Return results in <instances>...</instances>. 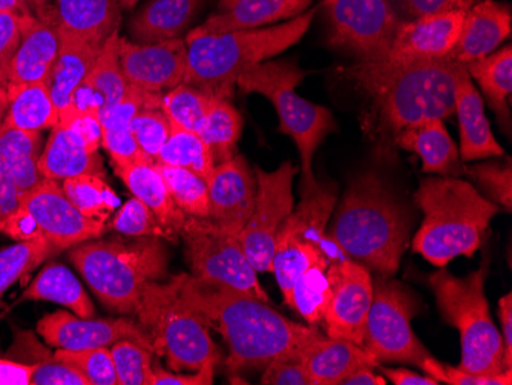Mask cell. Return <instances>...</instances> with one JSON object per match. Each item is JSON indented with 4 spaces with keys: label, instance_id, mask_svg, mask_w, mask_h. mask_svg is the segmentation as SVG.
Segmentation results:
<instances>
[{
    "label": "cell",
    "instance_id": "cell-21",
    "mask_svg": "<svg viewBox=\"0 0 512 385\" xmlns=\"http://www.w3.org/2000/svg\"><path fill=\"white\" fill-rule=\"evenodd\" d=\"M206 183L211 220L229 234L240 237L255 205V171L250 169L246 157L237 154L215 166Z\"/></svg>",
    "mask_w": 512,
    "mask_h": 385
},
{
    "label": "cell",
    "instance_id": "cell-30",
    "mask_svg": "<svg viewBox=\"0 0 512 385\" xmlns=\"http://www.w3.org/2000/svg\"><path fill=\"white\" fill-rule=\"evenodd\" d=\"M301 356L313 385H341L355 370L378 366L364 347L330 336H316L302 349Z\"/></svg>",
    "mask_w": 512,
    "mask_h": 385
},
{
    "label": "cell",
    "instance_id": "cell-51",
    "mask_svg": "<svg viewBox=\"0 0 512 385\" xmlns=\"http://www.w3.org/2000/svg\"><path fill=\"white\" fill-rule=\"evenodd\" d=\"M302 350L273 359L264 369V385H313L302 362Z\"/></svg>",
    "mask_w": 512,
    "mask_h": 385
},
{
    "label": "cell",
    "instance_id": "cell-5",
    "mask_svg": "<svg viewBox=\"0 0 512 385\" xmlns=\"http://www.w3.org/2000/svg\"><path fill=\"white\" fill-rule=\"evenodd\" d=\"M315 14L316 10L306 11L295 19L256 30L186 37L188 68L183 83L232 100L238 76L296 45L309 31Z\"/></svg>",
    "mask_w": 512,
    "mask_h": 385
},
{
    "label": "cell",
    "instance_id": "cell-50",
    "mask_svg": "<svg viewBox=\"0 0 512 385\" xmlns=\"http://www.w3.org/2000/svg\"><path fill=\"white\" fill-rule=\"evenodd\" d=\"M419 369L425 372V375L431 376L439 382H445L450 385H511L512 384V370L511 372L502 373L497 376H480L473 375V373L460 370L459 367L447 366L442 362L437 361L433 356H428L422 362Z\"/></svg>",
    "mask_w": 512,
    "mask_h": 385
},
{
    "label": "cell",
    "instance_id": "cell-26",
    "mask_svg": "<svg viewBox=\"0 0 512 385\" xmlns=\"http://www.w3.org/2000/svg\"><path fill=\"white\" fill-rule=\"evenodd\" d=\"M511 7L496 0L474 4L465 14L459 39L448 59L467 65L494 53L511 36Z\"/></svg>",
    "mask_w": 512,
    "mask_h": 385
},
{
    "label": "cell",
    "instance_id": "cell-18",
    "mask_svg": "<svg viewBox=\"0 0 512 385\" xmlns=\"http://www.w3.org/2000/svg\"><path fill=\"white\" fill-rule=\"evenodd\" d=\"M120 66L129 86L165 94L184 82L188 45L184 39L137 43L120 37Z\"/></svg>",
    "mask_w": 512,
    "mask_h": 385
},
{
    "label": "cell",
    "instance_id": "cell-33",
    "mask_svg": "<svg viewBox=\"0 0 512 385\" xmlns=\"http://www.w3.org/2000/svg\"><path fill=\"white\" fill-rule=\"evenodd\" d=\"M5 89L8 94V111L4 125L42 132L53 129L59 123V111L46 82L17 83Z\"/></svg>",
    "mask_w": 512,
    "mask_h": 385
},
{
    "label": "cell",
    "instance_id": "cell-23",
    "mask_svg": "<svg viewBox=\"0 0 512 385\" xmlns=\"http://www.w3.org/2000/svg\"><path fill=\"white\" fill-rule=\"evenodd\" d=\"M310 5L312 0H220L218 10L186 37L270 27L301 16Z\"/></svg>",
    "mask_w": 512,
    "mask_h": 385
},
{
    "label": "cell",
    "instance_id": "cell-35",
    "mask_svg": "<svg viewBox=\"0 0 512 385\" xmlns=\"http://www.w3.org/2000/svg\"><path fill=\"white\" fill-rule=\"evenodd\" d=\"M471 79L479 83L486 100L500 122L509 126V100L512 94V47L506 45L482 59L465 65Z\"/></svg>",
    "mask_w": 512,
    "mask_h": 385
},
{
    "label": "cell",
    "instance_id": "cell-46",
    "mask_svg": "<svg viewBox=\"0 0 512 385\" xmlns=\"http://www.w3.org/2000/svg\"><path fill=\"white\" fill-rule=\"evenodd\" d=\"M131 131L143 155L155 162V158L168 142L172 125L161 105L148 106L135 114L131 122Z\"/></svg>",
    "mask_w": 512,
    "mask_h": 385
},
{
    "label": "cell",
    "instance_id": "cell-48",
    "mask_svg": "<svg viewBox=\"0 0 512 385\" xmlns=\"http://www.w3.org/2000/svg\"><path fill=\"white\" fill-rule=\"evenodd\" d=\"M31 362L34 364L31 385H88L73 366L60 361L40 344L34 349Z\"/></svg>",
    "mask_w": 512,
    "mask_h": 385
},
{
    "label": "cell",
    "instance_id": "cell-14",
    "mask_svg": "<svg viewBox=\"0 0 512 385\" xmlns=\"http://www.w3.org/2000/svg\"><path fill=\"white\" fill-rule=\"evenodd\" d=\"M324 13L330 45L359 62L382 59L401 25L390 0H324Z\"/></svg>",
    "mask_w": 512,
    "mask_h": 385
},
{
    "label": "cell",
    "instance_id": "cell-20",
    "mask_svg": "<svg viewBox=\"0 0 512 385\" xmlns=\"http://www.w3.org/2000/svg\"><path fill=\"white\" fill-rule=\"evenodd\" d=\"M59 50L60 24L54 5L20 16V45L8 66L7 86L46 82Z\"/></svg>",
    "mask_w": 512,
    "mask_h": 385
},
{
    "label": "cell",
    "instance_id": "cell-6",
    "mask_svg": "<svg viewBox=\"0 0 512 385\" xmlns=\"http://www.w3.org/2000/svg\"><path fill=\"white\" fill-rule=\"evenodd\" d=\"M69 260L99 300L115 312L135 315L149 283L168 272L169 254L161 238L88 240L69 247Z\"/></svg>",
    "mask_w": 512,
    "mask_h": 385
},
{
    "label": "cell",
    "instance_id": "cell-19",
    "mask_svg": "<svg viewBox=\"0 0 512 385\" xmlns=\"http://www.w3.org/2000/svg\"><path fill=\"white\" fill-rule=\"evenodd\" d=\"M37 332L43 336L46 343L57 349H97V347L114 346L123 339H131L152 350L149 338L140 324L128 318L94 320V318H80L76 313L73 315L65 310H59L43 316L37 324Z\"/></svg>",
    "mask_w": 512,
    "mask_h": 385
},
{
    "label": "cell",
    "instance_id": "cell-28",
    "mask_svg": "<svg viewBox=\"0 0 512 385\" xmlns=\"http://www.w3.org/2000/svg\"><path fill=\"white\" fill-rule=\"evenodd\" d=\"M114 171L122 178L131 194L151 209L165 232L166 241L178 243L188 215L175 205L155 163L148 158H142Z\"/></svg>",
    "mask_w": 512,
    "mask_h": 385
},
{
    "label": "cell",
    "instance_id": "cell-59",
    "mask_svg": "<svg viewBox=\"0 0 512 385\" xmlns=\"http://www.w3.org/2000/svg\"><path fill=\"white\" fill-rule=\"evenodd\" d=\"M375 367L373 366H365L361 367V369L355 370V372L350 373L344 381L341 382V385H385L387 384V379L384 376L376 375L373 372Z\"/></svg>",
    "mask_w": 512,
    "mask_h": 385
},
{
    "label": "cell",
    "instance_id": "cell-8",
    "mask_svg": "<svg viewBox=\"0 0 512 385\" xmlns=\"http://www.w3.org/2000/svg\"><path fill=\"white\" fill-rule=\"evenodd\" d=\"M181 277L169 283H149L135 310L138 324L155 355L166 358L175 372H195L206 362L221 364L223 356L200 316L181 297Z\"/></svg>",
    "mask_w": 512,
    "mask_h": 385
},
{
    "label": "cell",
    "instance_id": "cell-1",
    "mask_svg": "<svg viewBox=\"0 0 512 385\" xmlns=\"http://www.w3.org/2000/svg\"><path fill=\"white\" fill-rule=\"evenodd\" d=\"M181 297L207 327L221 333L229 355L227 373L238 376L266 369L273 359L299 352L319 335L290 321L266 301L230 287L204 283L192 275L181 277Z\"/></svg>",
    "mask_w": 512,
    "mask_h": 385
},
{
    "label": "cell",
    "instance_id": "cell-13",
    "mask_svg": "<svg viewBox=\"0 0 512 385\" xmlns=\"http://www.w3.org/2000/svg\"><path fill=\"white\" fill-rule=\"evenodd\" d=\"M417 310L413 295L401 284L385 280L375 283L362 344L365 352L378 364L402 362L421 367L431 353L411 329Z\"/></svg>",
    "mask_w": 512,
    "mask_h": 385
},
{
    "label": "cell",
    "instance_id": "cell-17",
    "mask_svg": "<svg viewBox=\"0 0 512 385\" xmlns=\"http://www.w3.org/2000/svg\"><path fill=\"white\" fill-rule=\"evenodd\" d=\"M327 274L333 293L322 323L330 338L345 339L362 347L375 290L373 278L364 264L350 258L330 264Z\"/></svg>",
    "mask_w": 512,
    "mask_h": 385
},
{
    "label": "cell",
    "instance_id": "cell-63",
    "mask_svg": "<svg viewBox=\"0 0 512 385\" xmlns=\"http://www.w3.org/2000/svg\"><path fill=\"white\" fill-rule=\"evenodd\" d=\"M138 2H140V0H122V8L123 10H131Z\"/></svg>",
    "mask_w": 512,
    "mask_h": 385
},
{
    "label": "cell",
    "instance_id": "cell-15",
    "mask_svg": "<svg viewBox=\"0 0 512 385\" xmlns=\"http://www.w3.org/2000/svg\"><path fill=\"white\" fill-rule=\"evenodd\" d=\"M296 172L298 168L292 162H284L272 172L255 168V205L241 231L240 241L256 272H272L276 237L295 208L293 178Z\"/></svg>",
    "mask_w": 512,
    "mask_h": 385
},
{
    "label": "cell",
    "instance_id": "cell-39",
    "mask_svg": "<svg viewBox=\"0 0 512 385\" xmlns=\"http://www.w3.org/2000/svg\"><path fill=\"white\" fill-rule=\"evenodd\" d=\"M215 96L188 83H181L161 96V109L172 128L200 132Z\"/></svg>",
    "mask_w": 512,
    "mask_h": 385
},
{
    "label": "cell",
    "instance_id": "cell-58",
    "mask_svg": "<svg viewBox=\"0 0 512 385\" xmlns=\"http://www.w3.org/2000/svg\"><path fill=\"white\" fill-rule=\"evenodd\" d=\"M379 370L385 379L393 382L394 385H439L440 382L428 375L413 372L407 369H388V367L378 364Z\"/></svg>",
    "mask_w": 512,
    "mask_h": 385
},
{
    "label": "cell",
    "instance_id": "cell-60",
    "mask_svg": "<svg viewBox=\"0 0 512 385\" xmlns=\"http://www.w3.org/2000/svg\"><path fill=\"white\" fill-rule=\"evenodd\" d=\"M0 13L23 14L33 13L28 7L27 0H0Z\"/></svg>",
    "mask_w": 512,
    "mask_h": 385
},
{
    "label": "cell",
    "instance_id": "cell-45",
    "mask_svg": "<svg viewBox=\"0 0 512 385\" xmlns=\"http://www.w3.org/2000/svg\"><path fill=\"white\" fill-rule=\"evenodd\" d=\"M54 356L73 366L88 381V385H117L111 347L83 350L59 349Z\"/></svg>",
    "mask_w": 512,
    "mask_h": 385
},
{
    "label": "cell",
    "instance_id": "cell-34",
    "mask_svg": "<svg viewBox=\"0 0 512 385\" xmlns=\"http://www.w3.org/2000/svg\"><path fill=\"white\" fill-rule=\"evenodd\" d=\"M25 301H50L73 310L80 318H94V304L80 281L62 264L50 263L23 292Z\"/></svg>",
    "mask_w": 512,
    "mask_h": 385
},
{
    "label": "cell",
    "instance_id": "cell-41",
    "mask_svg": "<svg viewBox=\"0 0 512 385\" xmlns=\"http://www.w3.org/2000/svg\"><path fill=\"white\" fill-rule=\"evenodd\" d=\"M327 266H315L307 270L293 284L289 307L310 324L322 323L325 310L332 298V281Z\"/></svg>",
    "mask_w": 512,
    "mask_h": 385
},
{
    "label": "cell",
    "instance_id": "cell-32",
    "mask_svg": "<svg viewBox=\"0 0 512 385\" xmlns=\"http://www.w3.org/2000/svg\"><path fill=\"white\" fill-rule=\"evenodd\" d=\"M60 28L69 33L106 40L119 31L122 0H56Z\"/></svg>",
    "mask_w": 512,
    "mask_h": 385
},
{
    "label": "cell",
    "instance_id": "cell-12",
    "mask_svg": "<svg viewBox=\"0 0 512 385\" xmlns=\"http://www.w3.org/2000/svg\"><path fill=\"white\" fill-rule=\"evenodd\" d=\"M181 238L192 277L230 287L269 303L258 272L250 264L238 235L229 234L211 218H186Z\"/></svg>",
    "mask_w": 512,
    "mask_h": 385
},
{
    "label": "cell",
    "instance_id": "cell-43",
    "mask_svg": "<svg viewBox=\"0 0 512 385\" xmlns=\"http://www.w3.org/2000/svg\"><path fill=\"white\" fill-rule=\"evenodd\" d=\"M117 385H152L154 355L149 347L123 339L111 346Z\"/></svg>",
    "mask_w": 512,
    "mask_h": 385
},
{
    "label": "cell",
    "instance_id": "cell-24",
    "mask_svg": "<svg viewBox=\"0 0 512 385\" xmlns=\"http://www.w3.org/2000/svg\"><path fill=\"white\" fill-rule=\"evenodd\" d=\"M454 82V112L460 129V160L479 162L505 155L491 131L490 120L486 119L482 96L465 66L457 65Z\"/></svg>",
    "mask_w": 512,
    "mask_h": 385
},
{
    "label": "cell",
    "instance_id": "cell-36",
    "mask_svg": "<svg viewBox=\"0 0 512 385\" xmlns=\"http://www.w3.org/2000/svg\"><path fill=\"white\" fill-rule=\"evenodd\" d=\"M241 132H243V117L232 100L215 97L203 126L198 132L211 151L215 166L237 155Z\"/></svg>",
    "mask_w": 512,
    "mask_h": 385
},
{
    "label": "cell",
    "instance_id": "cell-2",
    "mask_svg": "<svg viewBox=\"0 0 512 385\" xmlns=\"http://www.w3.org/2000/svg\"><path fill=\"white\" fill-rule=\"evenodd\" d=\"M457 65L450 59H381L358 62L344 73L370 102L365 129L387 151L410 126L453 116Z\"/></svg>",
    "mask_w": 512,
    "mask_h": 385
},
{
    "label": "cell",
    "instance_id": "cell-49",
    "mask_svg": "<svg viewBox=\"0 0 512 385\" xmlns=\"http://www.w3.org/2000/svg\"><path fill=\"white\" fill-rule=\"evenodd\" d=\"M43 139L40 132L25 131L2 123L0 126V158L7 165L28 158H40Z\"/></svg>",
    "mask_w": 512,
    "mask_h": 385
},
{
    "label": "cell",
    "instance_id": "cell-22",
    "mask_svg": "<svg viewBox=\"0 0 512 385\" xmlns=\"http://www.w3.org/2000/svg\"><path fill=\"white\" fill-rule=\"evenodd\" d=\"M465 14H434L416 17L411 22L399 25L390 50L382 60L410 62L448 59L459 39Z\"/></svg>",
    "mask_w": 512,
    "mask_h": 385
},
{
    "label": "cell",
    "instance_id": "cell-11",
    "mask_svg": "<svg viewBox=\"0 0 512 385\" xmlns=\"http://www.w3.org/2000/svg\"><path fill=\"white\" fill-rule=\"evenodd\" d=\"M105 231L106 223L83 215L66 197L60 181L53 178H43L20 198L19 209L0 223V232L14 240L43 237L60 251L96 240Z\"/></svg>",
    "mask_w": 512,
    "mask_h": 385
},
{
    "label": "cell",
    "instance_id": "cell-4",
    "mask_svg": "<svg viewBox=\"0 0 512 385\" xmlns=\"http://www.w3.org/2000/svg\"><path fill=\"white\" fill-rule=\"evenodd\" d=\"M414 198L424 221L414 237L413 251L436 267L457 257H473L502 211L470 181L457 177L425 178Z\"/></svg>",
    "mask_w": 512,
    "mask_h": 385
},
{
    "label": "cell",
    "instance_id": "cell-55",
    "mask_svg": "<svg viewBox=\"0 0 512 385\" xmlns=\"http://www.w3.org/2000/svg\"><path fill=\"white\" fill-rule=\"evenodd\" d=\"M20 206V195L16 181L7 163L0 158V223L7 220Z\"/></svg>",
    "mask_w": 512,
    "mask_h": 385
},
{
    "label": "cell",
    "instance_id": "cell-52",
    "mask_svg": "<svg viewBox=\"0 0 512 385\" xmlns=\"http://www.w3.org/2000/svg\"><path fill=\"white\" fill-rule=\"evenodd\" d=\"M20 45V16L0 13V86H7V71Z\"/></svg>",
    "mask_w": 512,
    "mask_h": 385
},
{
    "label": "cell",
    "instance_id": "cell-31",
    "mask_svg": "<svg viewBox=\"0 0 512 385\" xmlns=\"http://www.w3.org/2000/svg\"><path fill=\"white\" fill-rule=\"evenodd\" d=\"M204 0H149L129 24L137 43L183 39Z\"/></svg>",
    "mask_w": 512,
    "mask_h": 385
},
{
    "label": "cell",
    "instance_id": "cell-25",
    "mask_svg": "<svg viewBox=\"0 0 512 385\" xmlns=\"http://www.w3.org/2000/svg\"><path fill=\"white\" fill-rule=\"evenodd\" d=\"M128 88V82L120 66L119 31H115L106 40L96 65L92 66L91 73L77 88L68 108L60 112V116L65 112H73L102 117L125 96Z\"/></svg>",
    "mask_w": 512,
    "mask_h": 385
},
{
    "label": "cell",
    "instance_id": "cell-44",
    "mask_svg": "<svg viewBox=\"0 0 512 385\" xmlns=\"http://www.w3.org/2000/svg\"><path fill=\"white\" fill-rule=\"evenodd\" d=\"M479 186L482 195L493 201L503 211L512 209V163L511 158L506 162H483L463 168Z\"/></svg>",
    "mask_w": 512,
    "mask_h": 385
},
{
    "label": "cell",
    "instance_id": "cell-7",
    "mask_svg": "<svg viewBox=\"0 0 512 385\" xmlns=\"http://www.w3.org/2000/svg\"><path fill=\"white\" fill-rule=\"evenodd\" d=\"M485 267L465 278L444 267L428 278L440 315L460 333L459 369L480 376L511 372L503 356L502 335L494 324L485 295Z\"/></svg>",
    "mask_w": 512,
    "mask_h": 385
},
{
    "label": "cell",
    "instance_id": "cell-42",
    "mask_svg": "<svg viewBox=\"0 0 512 385\" xmlns=\"http://www.w3.org/2000/svg\"><path fill=\"white\" fill-rule=\"evenodd\" d=\"M175 205L188 217L211 218V201L204 178L188 169L157 165Z\"/></svg>",
    "mask_w": 512,
    "mask_h": 385
},
{
    "label": "cell",
    "instance_id": "cell-61",
    "mask_svg": "<svg viewBox=\"0 0 512 385\" xmlns=\"http://www.w3.org/2000/svg\"><path fill=\"white\" fill-rule=\"evenodd\" d=\"M8 111V94L7 89L0 86V126L4 123L5 116Z\"/></svg>",
    "mask_w": 512,
    "mask_h": 385
},
{
    "label": "cell",
    "instance_id": "cell-62",
    "mask_svg": "<svg viewBox=\"0 0 512 385\" xmlns=\"http://www.w3.org/2000/svg\"><path fill=\"white\" fill-rule=\"evenodd\" d=\"M28 7H30V10L34 13H37V11L42 10V8L48 7V5H51V0H27Z\"/></svg>",
    "mask_w": 512,
    "mask_h": 385
},
{
    "label": "cell",
    "instance_id": "cell-56",
    "mask_svg": "<svg viewBox=\"0 0 512 385\" xmlns=\"http://www.w3.org/2000/svg\"><path fill=\"white\" fill-rule=\"evenodd\" d=\"M34 364L0 358V385H31Z\"/></svg>",
    "mask_w": 512,
    "mask_h": 385
},
{
    "label": "cell",
    "instance_id": "cell-40",
    "mask_svg": "<svg viewBox=\"0 0 512 385\" xmlns=\"http://www.w3.org/2000/svg\"><path fill=\"white\" fill-rule=\"evenodd\" d=\"M59 252L60 249L43 237L19 241L14 246L0 251V300L23 275Z\"/></svg>",
    "mask_w": 512,
    "mask_h": 385
},
{
    "label": "cell",
    "instance_id": "cell-57",
    "mask_svg": "<svg viewBox=\"0 0 512 385\" xmlns=\"http://www.w3.org/2000/svg\"><path fill=\"white\" fill-rule=\"evenodd\" d=\"M499 316L502 323L503 356L506 367L512 369V295L508 293L499 301Z\"/></svg>",
    "mask_w": 512,
    "mask_h": 385
},
{
    "label": "cell",
    "instance_id": "cell-10",
    "mask_svg": "<svg viewBox=\"0 0 512 385\" xmlns=\"http://www.w3.org/2000/svg\"><path fill=\"white\" fill-rule=\"evenodd\" d=\"M335 186L302 188V200L287 218L276 237L272 272L287 306L295 281L315 266L344 260L329 235V221L335 211Z\"/></svg>",
    "mask_w": 512,
    "mask_h": 385
},
{
    "label": "cell",
    "instance_id": "cell-54",
    "mask_svg": "<svg viewBox=\"0 0 512 385\" xmlns=\"http://www.w3.org/2000/svg\"><path fill=\"white\" fill-rule=\"evenodd\" d=\"M215 367L214 362H206L200 369L195 370L192 375H183L180 372H169L154 366V382L152 385H212L214 384Z\"/></svg>",
    "mask_w": 512,
    "mask_h": 385
},
{
    "label": "cell",
    "instance_id": "cell-29",
    "mask_svg": "<svg viewBox=\"0 0 512 385\" xmlns=\"http://www.w3.org/2000/svg\"><path fill=\"white\" fill-rule=\"evenodd\" d=\"M394 146L421 158L425 174L440 177H459L463 174L459 149L451 139L444 120H427L410 126L398 135Z\"/></svg>",
    "mask_w": 512,
    "mask_h": 385
},
{
    "label": "cell",
    "instance_id": "cell-47",
    "mask_svg": "<svg viewBox=\"0 0 512 385\" xmlns=\"http://www.w3.org/2000/svg\"><path fill=\"white\" fill-rule=\"evenodd\" d=\"M109 228L132 238L155 237L166 240L165 232L151 209L135 197L126 201L125 205L119 209L112 218Z\"/></svg>",
    "mask_w": 512,
    "mask_h": 385
},
{
    "label": "cell",
    "instance_id": "cell-16",
    "mask_svg": "<svg viewBox=\"0 0 512 385\" xmlns=\"http://www.w3.org/2000/svg\"><path fill=\"white\" fill-rule=\"evenodd\" d=\"M102 123L92 114L65 112L51 129L39 158L43 177L63 181L82 174L105 177V165L100 155Z\"/></svg>",
    "mask_w": 512,
    "mask_h": 385
},
{
    "label": "cell",
    "instance_id": "cell-37",
    "mask_svg": "<svg viewBox=\"0 0 512 385\" xmlns=\"http://www.w3.org/2000/svg\"><path fill=\"white\" fill-rule=\"evenodd\" d=\"M62 188L69 201L92 220L106 223L120 206L119 195L100 175L82 174L66 178L62 181Z\"/></svg>",
    "mask_w": 512,
    "mask_h": 385
},
{
    "label": "cell",
    "instance_id": "cell-3",
    "mask_svg": "<svg viewBox=\"0 0 512 385\" xmlns=\"http://www.w3.org/2000/svg\"><path fill=\"white\" fill-rule=\"evenodd\" d=\"M329 235L339 251L382 277L396 274L407 249L410 221L376 172L350 183L336 209Z\"/></svg>",
    "mask_w": 512,
    "mask_h": 385
},
{
    "label": "cell",
    "instance_id": "cell-9",
    "mask_svg": "<svg viewBox=\"0 0 512 385\" xmlns=\"http://www.w3.org/2000/svg\"><path fill=\"white\" fill-rule=\"evenodd\" d=\"M306 77L298 65L290 62H263L238 76L237 86L244 94H260L269 99L279 117V131L289 135L301 155L302 188H315L313 155L325 137L335 131L330 109L302 99L296 86Z\"/></svg>",
    "mask_w": 512,
    "mask_h": 385
},
{
    "label": "cell",
    "instance_id": "cell-38",
    "mask_svg": "<svg viewBox=\"0 0 512 385\" xmlns=\"http://www.w3.org/2000/svg\"><path fill=\"white\" fill-rule=\"evenodd\" d=\"M157 165L188 169L207 180L214 171L215 163L211 151L197 132L172 128L168 142L155 158Z\"/></svg>",
    "mask_w": 512,
    "mask_h": 385
},
{
    "label": "cell",
    "instance_id": "cell-27",
    "mask_svg": "<svg viewBox=\"0 0 512 385\" xmlns=\"http://www.w3.org/2000/svg\"><path fill=\"white\" fill-rule=\"evenodd\" d=\"M105 42L60 28V50L46 85L57 111H65L77 88L96 65Z\"/></svg>",
    "mask_w": 512,
    "mask_h": 385
},
{
    "label": "cell",
    "instance_id": "cell-53",
    "mask_svg": "<svg viewBox=\"0 0 512 385\" xmlns=\"http://www.w3.org/2000/svg\"><path fill=\"white\" fill-rule=\"evenodd\" d=\"M476 0H404L408 13L416 17L434 14L467 13Z\"/></svg>",
    "mask_w": 512,
    "mask_h": 385
}]
</instances>
